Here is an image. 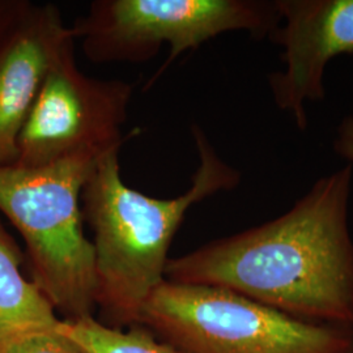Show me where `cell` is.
I'll return each instance as SVG.
<instances>
[{"label":"cell","instance_id":"cell-1","mask_svg":"<svg viewBox=\"0 0 353 353\" xmlns=\"http://www.w3.org/2000/svg\"><path fill=\"white\" fill-rule=\"evenodd\" d=\"M352 178L344 164L287 212L170 258L165 280L225 288L301 321L353 328Z\"/></svg>","mask_w":353,"mask_h":353},{"label":"cell","instance_id":"cell-2","mask_svg":"<svg viewBox=\"0 0 353 353\" xmlns=\"http://www.w3.org/2000/svg\"><path fill=\"white\" fill-rule=\"evenodd\" d=\"M191 135L199 165L189 189L176 198L128 188L121 148L102 154L83 189L84 221L94 234L96 305L114 325H139L144 305L165 280L168 252L190 208L240 185V172L217 153L202 127L192 125Z\"/></svg>","mask_w":353,"mask_h":353},{"label":"cell","instance_id":"cell-3","mask_svg":"<svg viewBox=\"0 0 353 353\" xmlns=\"http://www.w3.org/2000/svg\"><path fill=\"white\" fill-rule=\"evenodd\" d=\"M101 156L0 166V212L26 242L32 280L64 319L93 316L97 307L94 246L83 228L81 192Z\"/></svg>","mask_w":353,"mask_h":353},{"label":"cell","instance_id":"cell-4","mask_svg":"<svg viewBox=\"0 0 353 353\" xmlns=\"http://www.w3.org/2000/svg\"><path fill=\"white\" fill-rule=\"evenodd\" d=\"M139 325L186 353H351L353 328L287 316L236 292L164 280Z\"/></svg>","mask_w":353,"mask_h":353},{"label":"cell","instance_id":"cell-5","mask_svg":"<svg viewBox=\"0 0 353 353\" xmlns=\"http://www.w3.org/2000/svg\"><path fill=\"white\" fill-rule=\"evenodd\" d=\"M280 21L276 0H94L71 28L94 63L148 62L166 45L156 79L210 39L229 32L271 39Z\"/></svg>","mask_w":353,"mask_h":353},{"label":"cell","instance_id":"cell-6","mask_svg":"<svg viewBox=\"0 0 353 353\" xmlns=\"http://www.w3.org/2000/svg\"><path fill=\"white\" fill-rule=\"evenodd\" d=\"M71 45L52 64L17 140L14 165L37 168L80 153L103 154L126 141L122 127L135 87L85 75Z\"/></svg>","mask_w":353,"mask_h":353},{"label":"cell","instance_id":"cell-7","mask_svg":"<svg viewBox=\"0 0 353 353\" xmlns=\"http://www.w3.org/2000/svg\"><path fill=\"white\" fill-rule=\"evenodd\" d=\"M281 17L271 38L281 46V71L270 75L280 112L299 130L309 125L307 103L326 97L325 74L332 59L353 54V0H276Z\"/></svg>","mask_w":353,"mask_h":353},{"label":"cell","instance_id":"cell-8","mask_svg":"<svg viewBox=\"0 0 353 353\" xmlns=\"http://www.w3.org/2000/svg\"><path fill=\"white\" fill-rule=\"evenodd\" d=\"M75 39L57 6L32 1L0 38V166L16 163L17 140L43 80Z\"/></svg>","mask_w":353,"mask_h":353},{"label":"cell","instance_id":"cell-9","mask_svg":"<svg viewBox=\"0 0 353 353\" xmlns=\"http://www.w3.org/2000/svg\"><path fill=\"white\" fill-rule=\"evenodd\" d=\"M23 256L0 220V353L29 335L55 331L61 323L43 292L21 272Z\"/></svg>","mask_w":353,"mask_h":353},{"label":"cell","instance_id":"cell-10","mask_svg":"<svg viewBox=\"0 0 353 353\" xmlns=\"http://www.w3.org/2000/svg\"><path fill=\"white\" fill-rule=\"evenodd\" d=\"M59 331L85 353H186L141 325L123 331L87 316L61 319Z\"/></svg>","mask_w":353,"mask_h":353},{"label":"cell","instance_id":"cell-11","mask_svg":"<svg viewBox=\"0 0 353 353\" xmlns=\"http://www.w3.org/2000/svg\"><path fill=\"white\" fill-rule=\"evenodd\" d=\"M6 353H85L58 330L33 334L12 344Z\"/></svg>","mask_w":353,"mask_h":353},{"label":"cell","instance_id":"cell-12","mask_svg":"<svg viewBox=\"0 0 353 353\" xmlns=\"http://www.w3.org/2000/svg\"><path fill=\"white\" fill-rule=\"evenodd\" d=\"M334 152L353 170V114L341 119L332 139Z\"/></svg>","mask_w":353,"mask_h":353},{"label":"cell","instance_id":"cell-13","mask_svg":"<svg viewBox=\"0 0 353 353\" xmlns=\"http://www.w3.org/2000/svg\"><path fill=\"white\" fill-rule=\"evenodd\" d=\"M30 1L28 0H0V38L23 14Z\"/></svg>","mask_w":353,"mask_h":353},{"label":"cell","instance_id":"cell-14","mask_svg":"<svg viewBox=\"0 0 353 353\" xmlns=\"http://www.w3.org/2000/svg\"><path fill=\"white\" fill-rule=\"evenodd\" d=\"M351 353H353V348H352V351H351Z\"/></svg>","mask_w":353,"mask_h":353}]
</instances>
